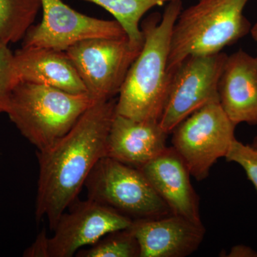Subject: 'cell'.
Here are the masks:
<instances>
[{
    "instance_id": "obj_15",
    "label": "cell",
    "mask_w": 257,
    "mask_h": 257,
    "mask_svg": "<svg viewBox=\"0 0 257 257\" xmlns=\"http://www.w3.org/2000/svg\"><path fill=\"white\" fill-rule=\"evenodd\" d=\"M14 64L20 82L43 84L73 94L87 93L65 52L23 47L14 53Z\"/></svg>"
},
{
    "instance_id": "obj_23",
    "label": "cell",
    "mask_w": 257,
    "mask_h": 257,
    "mask_svg": "<svg viewBox=\"0 0 257 257\" xmlns=\"http://www.w3.org/2000/svg\"><path fill=\"white\" fill-rule=\"evenodd\" d=\"M250 32H251V37H252V38L257 44V23H255L253 26L251 27Z\"/></svg>"
},
{
    "instance_id": "obj_10",
    "label": "cell",
    "mask_w": 257,
    "mask_h": 257,
    "mask_svg": "<svg viewBox=\"0 0 257 257\" xmlns=\"http://www.w3.org/2000/svg\"><path fill=\"white\" fill-rule=\"evenodd\" d=\"M64 213L49 237V257H71L84 246H91L103 236L128 229L133 219L112 208L88 199L72 203Z\"/></svg>"
},
{
    "instance_id": "obj_4",
    "label": "cell",
    "mask_w": 257,
    "mask_h": 257,
    "mask_svg": "<svg viewBox=\"0 0 257 257\" xmlns=\"http://www.w3.org/2000/svg\"><path fill=\"white\" fill-rule=\"evenodd\" d=\"M94 101L87 93L20 82L6 114L24 138L42 151L68 133Z\"/></svg>"
},
{
    "instance_id": "obj_9",
    "label": "cell",
    "mask_w": 257,
    "mask_h": 257,
    "mask_svg": "<svg viewBox=\"0 0 257 257\" xmlns=\"http://www.w3.org/2000/svg\"><path fill=\"white\" fill-rule=\"evenodd\" d=\"M42 9L41 23L28 30L23 47H45L65 52L75 44L89 39L127 37L116 20L83 15L62 0H42Z\"/></svg>"
},
{
    "instance_id": "obj_16",
    "label": "cell",
    "mask_w": 257,
    "mask_h": 257,
    "mask_svg": "<svg viewBox=\"0 0 257 257\" xmlns=\"http://www.w3.org/2000/svg\"><path fill=\"white\" fill-rule=\"evenodd\" d=\"M106 10L124 29L131 45L143 48L144 37L140 23L152 8L173 0H84Z\"/></svg>"
},
{
    "instance_id": "obj_24",
    "label": "cell",
    "mask_w": 257,
    "mask_h": 257,
    "mask_svg": "<svg viewBox=\"0 0 257 257\" xmlns=\"http://www.w3.org/2000/svg\"><path fill=\"white\" fill-rule=\"evenodd\" d=\"M252 146L257 148V137H256V138H254V140H253Z\"/></svg>"
},
{
    "instance_id": "obj_20",
    "label": "cell",
    "mask_w": 257,
    "mask_h": 257,
    "mask_svg": "<svg viewBox=\"0 0 257 257\" xmlns=\"http://www.w3.org/2000/svg\"><path fill=\"white\" fill-rule=\"evenodd\" d=\"M225 158L241 166L257 190V148L235 140Z\"/></svg>"
},
{
    "instance_id": "obj_5",
    "label": "cell",
    "mask_w": 257,
    "mask_h": 257,
    "mask_svg": "<svg viewBox=\"0 0 257 257\" xmlns=\"http://www.w3.org/2000/svg\"><path fill=\"white\" fill-rule=\"evenodd\" d=\"M88 199L112 208L133 220L170 214L168 206L140 169L102 157L86 181Z\"/></svg>"
},
{
    "instance_id": "obj_13",
    "label": "cell",
    "mask_w": 257,
    "mask_h": 257,
    "mask_svg": "<svg viewBox=\"0 0 257 257\" xmlns=\"http://www.w3.org/2000/svg\"><path fill=\"white\" fill-rule=\"evenodd\" d=\"M218 92L223 110L236 126L257 124V57L243 50L228 56Z\"/></svg>"
},
{
    "instance_id": "obj_17",
    "label": "cell",
    "mask_w": 257,
    "mask_h": 257,
    "mask_svg": "<svg viewBox=\"0 0 257 257\" xmlns=\"http://www.w3.org/2000/svg\"><path fill=\"white\" fill-rule=\"evenodd\" d=\"M41 8L42 0H0V42L23 40Z\"/></svg>"
},
{
    "instance_id": "obj_21",
    "label": "cell",
    "mask_w": 257,
    "mask_h": 257,
    "mask_svg": "<svg viewBox=\"0 0 257 257\" xmlns=\"http://www.w3.org/2000/svg\"><path fill=\"white\" fill-rule=\"evenodd\" d=\"M49 237L47 236L46 231L43 230L37 236L30 247L27 248L24 252V256L27 257H49L48 248Z\"/></svg>"
},
{
    "instance_id": "obj_22",
    "label": "cell",
    "mask_w": 257,
    "mask_h": 257,
    "mask_svg": "<svg viewBox=\"0 0 257 257\" xmlns=\"http://www.w3.org/2000/svg\"><path fill=\"white\" fill-rule=\"evenodd\" d=\"M257 253L255 252L252 248L238 245L231 248L228 256H256Z\"/></svg>"
},
{
    "instance_id": "obj_19",
    "label": "cell",
    "mask_w": 257,
    "mask_h": 257,
    "mask_svg": "<svg viewBox=\"0 0 257 257\" xmlns=\"http://www.w3.org/2000/svg\"><path fill=\"white\" fill-rule=\"evenodd\" d=\"M20 82L14 64V53L9 45L0 42V114L8 110L10 98Z\"/></svg>"
},
{
    "instance_id": "obj_6",
    "label": "cell",
    "mask_w": 257,
    "mask_h": 257,
    "mask_svg": "<svg viewBox=\"0 0 257 257\" xmlns=\"http://www.w3.org/2000/svg\"><path fill=\"white\" fill-rule=\"evenodd\" d=\"M236 125L219 101L194 111L172 131V145L197 181L209 175L212 166L226 157L235 138Z\"/></svg>"
},
{
    "instance_id": "obj_11",
    "label": "cell",
    "mask_w": 257,
    "mask_h": 257,
    "mask_svg": "<svg viewBox=\"0 0 257 257\" xmlns=\"http://www.w3.org/2000/svg\"><path fill=\"white\" fill-rule=\"evenodd\" d=\"M130 229L140 247V257H184L200 246L206 229L202 222L168 214L133 220Z\"/></svg>"
},
{
    "instance_id": "obj_7",
    "label": "cell",
    "mask_w": 257,
    "mask_h": 257,
    "mask_svg": "<svg viewBox=\"0 0 257 257\" xmlns=\"http://www.w3.org/2000/svg\"><path fill=\"white\" fill-rule=\"evenodd\" d=\"M227 57L222 52L191 55L177 66L171 74L167 100L159 121L164 131L172 133L194 111L219 101V82Z\"/></svg>"
},
{
    "instance_id": "obj_14",
    "label": "cell",
    "mask_w": 257,
    "mask_h": 257,
    "mask_svg": "<svg viewBox=\"0 0 257 257\" xmlns=\"http://www.w3.org/2000/svg\"><path fill=\"white\" fill-rule=\"evenodd\" d=\"M159 121H140L115 114L106 144V155L140 168L167 148V135Z\"/></svg>"
},
{
    "instance_id": "obj_12",
    "label": "cell",
    "mask_w": 257,
    "mask_h": 257,
    "mask_svg": "<svg viewBox=\"0 0 257 257\" xmlns=\"http://www.w3.org/2000/svg\"><path fill=\"white\" fill-rule=\"evenodd\" d=\"M138 169L168 206L171 214L202 222L199 197L191 183L190 172L173 147H167Z\"/></svg>"
},
{
    "instance_id": "obj_3",
    "label": "cell",
    "mask_w": 257,
    "mask_h": 257,
    "mask_svg": "<svg viewBox=\"0 0 257 257\" xmlns=\"http://www.w3.org/2000/svg\"><path fill=\"white\" fill-rule=\"evenodd\" d=\"M249 0H199L182 10L171 36L167 72L191 55L222 52L247 35L251 25L243 15Z\"/></svg>"
},
{
    "instance_id": "obj_1",
    "label": "cell",
    "mask_w": 257,
    "mask_h": 257,
    "mask_svg": "<svg viewBox=\"0 0 257 257\" xmlns=\"http://www.w3.org/2000/svg\"><path fill=\"white\" fill-rule=\"evenodd\" d=\"M116 102L95 101L62 138L37 152L39 179L35 216L50 229L77 199L93 168L106 155Z\"/></svg>"
},
{
    "instance_id": "obj_8",
    "label": "cell",
    "mask_w": 257,
    "mask_h": 257,
    "mask_svg": "<svg viewBox=\"0 0 257 257\" xmlns=\"http://www.w3.org/2000/svg\"><path fill=\"white\" fill-rule=\"evenodd\" d=\"M142 49L127 37L93 38L65 51L94 101L110 100L119 94L128 69Z\"/></svg>"
},
{
    "instance_id": "obj_18",
    "label": "cell",
    "mask_w": 257,
    "mask_h": 257,
    "mask_svg": "<svg viewBox=\"0 0 257 257\" xmlns=\"http://www.w3.org/2000/svg\"><path fill=\"white\" fill-rule=\"evenodd\" d=\"M77 256L140 257V247L130 227L109 233L90 247L79 250Z\"/></svg>"
},
{
    "instance_id": "obj_2",
    "label": "cell",
    "mask_w": 257,
    "mask_h": 257,
    "mask_svg": "<svg viewBox=\"0 0 257 257\" xmlns=\"http://www.w3.org/2000/svg\"><path fill=\"white\" fill-rule=\"evenodd\" d=\"M183 0L167 3L163 15L155 13L144 20L143 48L128 69L116 102V114L160 121L171 76L167 72L171 36L182 10Z\"/></svg>"
}]
</instances>
